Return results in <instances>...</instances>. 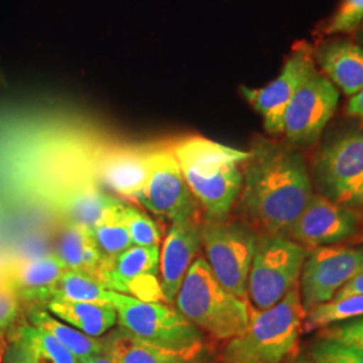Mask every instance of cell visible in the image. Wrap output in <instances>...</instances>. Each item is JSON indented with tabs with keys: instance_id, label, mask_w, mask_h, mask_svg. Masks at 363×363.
<instances>
[{
	"instance_id": "1",
	"label": "cell",
	"mask_w": 363,
	"mask_h": 363,
	"mask_svg": "<svg viewBox=\"0 0 363 363\" xmlns=\"http://www.w3.org/2000/svg\"><path fill=\"white\" fill-rule=\"evenodd\" d=\"M303 156L284 144L257 139L242 167L240 206L259 234L289 237L312 198Z\"/></svg>"
},
{
	"instance_id": "2",
	"label": "cell",
	"mask_w": 363,
	"mask_h": 363,
	"mask_svg": "<svg viewBox=\"0 0 363 363\" xmlns=\"http://www.w3.org/2000/svg\"><path fill=\"white\" fill-rule=\"evenodd\" d=\"M182 174L205 218L230 214L242 189V167L249 151L189 136L171 145Z\"/></svg>"
},
{
	"instance_id": "3",
	"label": "cell",
	"mask_w": 363,
	"mask_h": 363,
	"mask_svg": "<svg viewBox=\"0 0 363 363\" xmlns=\"http://www.w3.org/2000/svg\"><path fill=\"white\" fill-rule=\"evenodd\" d=\"M174 307L208 335L229 340L247 330L253 308L216 279L205 257H196L186 274Z\"/></svg>"
},
{
	"instance_id": "4",
	"label": "cell",
	"mask_w": 363,
	"mask_h": 363,
	"mask_svg": "<svg viewBox=\"0 0 363 363\" xmlns=\"http://www.w3.org/2000/svg\"><path fill=\"white\" fill-rule=\"evenodd\" d=\"M306 311L296 286L286 298L252 313L244 333L229 339L220 363H283L298 345Z\"/></svg>"
},
{
	"instance_id": "5",
	"label": "cell",
	"mask_w": 363,
	"mask_h": 363,
	"mask_svg": "<svg viewBox=\"0 0 363 363\" xmlns=\"http://www.w3.org/2000/svg\"><path fill=\"white\" fill-rule=\"evenodd\" d=\"M117 325L144 342L194 359L203 347V334L174 306L147 301L111 291Z\"/></svg>"
},
{
	"instance_id": "6",
	"label": "cell",
	"mask_w": 363,
	"mask_h": 363,
	"mask_svg": "<svg viewBox=\"0 0 363 363\" xmlns=\"http://www.w3.org/2000/svg\"><path fill=\"white\" fill-rule=\"evenodd\" d=\"M307 247L291 238L259 234L247 276V300L256 311L268 310L298 286Z\"/></svg>"
},
{
	"instance_id": "7",
	"label": "cell",
	"mask_w": 363,
	"mask_h": 363,
	"mask_svg": "<svg viewBox=\"0 0 363 363\" xmlns=\"http://www.w3.org/2000/svg\"><path fill=\"white\" fill-rule=\"evenodd\" d=\"M257 237L245 220L228 216L201 222V242L211 272L232 295L242 300H247V276Z\"/></svg>"
},
{
	"instance_id": "8",
	"label": "cell",
	"mask_w": 363,
	"mask_h": 363,
	"mask_svg": "<svg viewBox=\"0 0 363 363\" xmlns=\"http://www.w3.org/2000/svg\"><path fill=\"white\" fill-rule=\"evenodd\" d=\"M325 198L343 208H363V130H350L325 144L315 162Z\"/></svg>"
},
{
	"instance_id": "9",
	"label": "cell",
	"mask_w": 363,
	"mask_h": 363,
	"mask_svg": "<svg viewBox=\"0 0 363 363\" xmlns=\"http://www.w3.org/2000/svg\"><path fill=\"white\" fill-rule=\"evenodd\" d=\"M133 202L169 223L199 217L198 203L186 183L171 145L152 150L148 178Z\"/></svg>"
},
{
	"instance_id": "10",
	"label": "cell",
	"mask_w": 363,
	"mask_h": 363,
	"mask_svg": "<svg viewBox=\"0 0 363 363\" xmlns=\"http://www.w3.org/2000/svg\"><path fill=\"white\" fill-rule=\"evenodd\" d=\"M313 52L307 46H298L288 57L279 76L259 89L242 86L247 103L262 117L264 128L279 136L284 132L286 106L295 93L315 74H318Z\"/></svg>"
},
{
	"instance_id": "11",
	"label": "cell",
	"mask_w": 363,
	"mask_h": 363,
	"mask_svg": "<svg viewBox=\"0 0 363 363\" xmlns=\"http://www.w3.org/2000/svg\"><path fill=\"white\" fill-rule=\"evenodd\" d=\"M363 272V249L315 247L301 271L300 298L304 311L327 303L342 286Z\"/></svg>"
},
{
	"instance_id": "12",
	"label": "cell",
	"mask_w": 363,
	"mask_h": 363,
	"mask_svg": "<svg viewBox=\"0 0 363 363\" xmlns=\"http://www.w3.org/2000/svg\"><path fill=\"white\" fill-rule=\"evenodd\" d=\"M337 104L339 89L325 74L310 78L286 106L283 133L288 142L298 147L316 143Z\"/></svg>"
},
{
	"instance_id": "13",
	"label": "cell",
	"mask_w": 363,
	"mask_h": 363,
	"mask_svg": "<svg viewBox=\"0 0 363 363\" xmlns=\"http://www.w3.org/2000/svg\"><path fill=\"white\" fill-rule=\"evenodd\" d=\"M159 268L160 245H132L115 259L103 262L99 281L112 292L123 295L150 292L152 301H156V295L164 301L160 289Z\"/></svg>"
},
{
	"instance_id": "14",
	"label": "cell",
	"mask_w": 363,
	"mask_h": 363,
	"mask_svg": "<svg viewBox=\"0 0 363 363\" xmlns=\"http://www.w3.org/2000/svg\"><path fill=\"white\" fill-rule=\"evenodd\" d=\"M357 228L358 218L352 210L339 206L325 195H312L289 238L304 247H327L349 238Z\"/></svg>"
},
{
	"instance_id": "15",
	"label": "cell",
	"mask_w": 363,
	"mask_h": 363,
	"mask_svg": "<svg viewBox=\"0 0 363 363\" xmlns=\"http://www.w3.org/2000/svg\"><path fill=\"white\" fill-rule=\"evenodd\" d=\"M201 222L199 217L172 220L160 247V289L164 303L171 306H174L182 283L202 247Z\"/></svg>"
},
{
	"instance_id": "16",
	"label": "cell",
	"mask_w": 363,
	"mask_h": 363,
	"mask_svg": "<svg viewBox=\"0 0 363 363\" xmlns=\"http://www.w3.org/2000/svg\"><path fill=\"white\" fill-rule=\"evenodd\" d=\"M152 150L138 147L113 148L97 163V177L112 193L135 201L150 172Z\"/></svg>"
},
{
	"instance_id": "17",
	"label": "cell",
	"mask_w": 363,
	"mask_h": 363,
	"mask_svg": "<svg viewBox=\"0 0 363 363\" xmlns=\"http://www.w3.org/2000/svg\"><path fill=\"white\" fill-rule=\"evenodd\" d=\"M316 65L339 91L354 96L363 89V45L346 39L328 40L313 52Z\"/></svg>"
},
{
	"instance_id": "18",
	"label": "cell",
	"mask_w": 363,
	"mask_h": 363,
	"mask_svg": "<svg viewBox=\"0 0 363 363\" xmlns=\"http://www.w3.org/2000/svg\"><path fill=\"white\" fill-rule=\"evenodd\" d=\"M125 203L100 190L96 184H79L67 191L62 210L67 222L93 230L106 220L120 218Z\"/></svg>"
},
{
	"instance_id": "19",
	"label": "cell",
	"mask_w": 363,
	"mask_h": 363,
	"mask_svg": "<svg viewBox=\"0 0 363 363\" xmlns=\"http://www.w3.org/2000/svg\"><path fill=\"white\" fill-rule=\"evenodd\" d=\"M42 307L91 337H103L117 325L116 310L109 301H49Z\"/></svg>"
},
{
	"instance_id": "20",
	"label": "cell",
	"mask_w": 363,
	"mask_h": 363,
	"mask_svg": "<svg viewBox=\"0 0 363 363\" xmlns=\"http://www.w3.org/2000/svg\"><path fill=\"white\" fill-rule=\"evenodd\" d=\"M54 255L61 259L66 269L88 273L99 280L103 267V256L89 229L66 222L58 235Z\"/></svg>"
},
{
	"instance_id": "21",
	"label": "cell",
	"mask_w": 363,
	"mask_h": 363,
	"mask_svg": "<svg viewBox=\"0 0 363 363\" xmlns=\"http://www.w3.org/2000/svg\"><path fill=\"white\" fill-rule=\"evenodd\" d=\"M65 271V265L52 253L19 265L10 283L19 298L43 306L46 292Z\"/></svg>"
},
{
	"instance_id": "22",
	"label": "cell",
	"mask_w": 363,
	"mask_h": 363,
	"mask_svg": "<svg viewBox=\"0 0 363 363\" xmlns=\"http://www.w3.org/2000/svg\"><path fill=\"white\" fill-rule=\"evenodd\" d=\"M104 339V351L116 363H193V359L163 350L117 327Z\"/></svg>"
},
{
	"instance_id": "23",
	"label": "cell",
	"mask_w": 363,
	"mask_h": 363,
	"mask_svg": "<svg viewBox=\"0 0 363 363\" xmlns=\"http://www.w3.org/2000/svg\"><path fill=\"white\" fill-rule=\"evenodd\" d=\"M28 323L52 334L67 350L76 355L78 361L104 352L103 337H91L78 331L77 328L66 325L65 322L55 318L42 306H37L30 310Z\"/></svg>"
},
{
	"instance_id": "24",
	"label": "cell",
	"mask_w": 363,
	"mask_h": 363,
	"mask_svg": "<svg viewBox=\"0 0 363 363\" xmlns=\"http://www.w3.org/2000/svg\"><path fill=\"white\" fill-rule=\"evenodd\" d=\"M13 345L27 363H79L76 355L52 334L30 323L16 330Z\"/></svg>"
},
{
	"instance_id": "25",
	"label": "cell",
	"mask_w": 363,
	"mask_h": 363,
	"mask_svg": "<svg viewBox=\"0 0 363 363\" xmlns=\"http://www.w3.org/2000/svg\"><path fill=\"white\" fill-rule=\"evenodd\" d=\"M49 301H109L108 291L97 279L81 271L66 269L46 292L45 303Z\"/></svg>"
},
{
	"instance_id": "26",
	"label": "cell",
	"mask_w": 363,
	"mask_h": 363,
	"mask_svg": "<svg viewBox=\"0 0 363 363\" xmlns=\"http://www.w3.org/2000/svg\"><path fill=\"white\" fill-rule=\"evenodd\" d=\"M363 316V295H354L349 298H333L327 303L315 306L306 312L304 323L307 330L327 327L354 318Z\"/></svg>"
},
{
	"instance_id": "27",
	"label": "cell",
	"mask_w": 363,
	"mask_h": 363,
	"mask_svg": "<svg viewBox=\"0 0 363 363\" xmlns=\"http://www.w3.org/2000/svg\"><path fill=\"white\" fill-rule=\"evenodd\" d=\"M91 237L103 256V262L115 259L133 245L121 217L99 225L91 230Z\"/></svg>"
},
{
	"instance_id": "28",
	"label": "cell",
	"mask_w": 363,
	"mask_h": 363,
	"mask_svg": "<svg viewBox=\"0 0 363 363\" xmlns=\"http://www.w3.org/2000/svg\"><path fill=\"white\" fill-rule=\"evenodd\" d=\"M121 220L128 229L133 245L155 247L162 242V233L155 220L143 210L125 203L121 213Z\"/></svg>"
},
{
	"instance_id": "29",
	"label": "cell",
	"mask_w": 363,
	"mask_h": 363,
	"mask_svg": "<svg viewBox=\"0 0 363 363\" xmlns=\"http://www.w3.org/2000/svg\"><path fill=\"white\" fill-rule=\"evenodd\" d=\"M362 22L363 0H342L330 18L325 33L327 35L357 33Z\"/></svg>"
},
{
	"instance_id": "30",
	"label": "cell",
	"mask_w": 363,
	"mask_h": 363,
	"mask_svg": "<svg viewBox=\"0 0 363 363\" xmlns=\"http://www.w3.org/2000/svg\"><path fill=\"white\" fill-rule=\"evenodd\" d=\"M313 363H363V354L333 339L316 342L311 350Z\"/></svg>"
},
{
	"instance_id": "31",
	"label": "cell",
	"mask_w": 363,
	"mask_h": 363,
	"mask_svg": "<svg viewBox=\"0 0 363 363\" xmlns=\"http://www.w3.org/2000/svg\"><path fill=\"white\" fill-rule=\"evenodd\" d=\"M322 335L325 339L337 340L339 343H343L363 354V318L358 320H351L345 325L328 328Z\"/></svg>"
},
{
	"instance_id": "32",
	"label": "cell",
	"mask_w": 363,
	"mask_h": 363,
	"mask_svg": "<svg viewBox=\"0 0 363 363\" xmlns=\"http://www.w3.org/2000/svg\"><path fill=\"white\" fill-rule=\"evenodd\" d=\"M19 313V296L10 281L0 280V334L13 325Z\"/></svg>"
},
{
	"instance_id": "33",
	"label": "cell",
	"mask_w": 363,
	"mask_h": 363,
	"mask_svg": "<svg viewBox=\"0 0 363 363\" xmlns=\"http://www.w3.org/2000/svg\"><path fill=\"white\" fill-rule=\"evenodd\" d=\"M354 295H363V272L357 274L346 286H342L333 298H349Z\"/></svg>"
},
{
	"instance_id": "34",
	"label": "cell",
	"mask_w": 363,
	"mask_h": 363,
	"mask_svg": "<svg viewBox=\"0 0 363 363\" xmlns=\"http://www.w3.org/2000/svg\"><path fill=\"white\" fill-rule=\"evenodd\" d=\"M346 111L350 116L357 117L363 121V89L351 96Z\"/></svg>"
},
{
	"instance_id": "35",
	"label": "cell",
	"mask_w": 363,
	"mask_h": 363,
	"mask_svg": "<svg viewBox=\"0 0 363 363\" xmlns=\"http://www.w3.org/2000/svg\"><path fill=\"white\" fill-rule=\"evenodd\" d=\"M4 363H27V361L23 358V355L21 354V351L18 350L13 345H11L10 349L6 352Z\"/></svg>"
},
{
	"instance_id": "36",
	"label": "cell",
	"mask_w": 363,
	"mask_h": 363,
	"mask_svg": "<svg viewBox=\"0 0 363 363\" xmlns=\"http://www.w3.org/2000/svg\"><path fill=\"white\" fill-rule=\"evenodd\" d=\"M79 363H116L106 352H101V354H97V355H93L89 357L86 359H82L79 361Z\"/></svg>"
},
{
	"instance_id": "37",
	"label": "cell",
	"mask_w": 363,
	"mask_h": 363,
	"mask_svg": "<svg viewBox=\"0 0 363 363\" xmlns=\"http://www.w3.org/2000/svg\"><path fill=\"white\" fill-rule=\"evenodd\" d=\"M357 33H358V38L361 40V45H363V22L359 28L357 30Z\"/></svg>"
},
{
	"instance_id": "38",
	"label": "cell",
	"mask_w": 363,
	"mask_h": 363,
	"mask_svg": "<svg viewBox=\"0 0 363 363\" xmlns=\"http://www.w3.org/2000/svg\"><path fill=\"white\" fill-rule=\"evenodd\" d=\"M295 363H313L312 362L311 358H307V357H301L298 358V361Z\"/></svg>"
}]
</instances>
